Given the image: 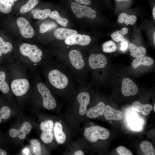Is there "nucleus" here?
<instances>
[{"label": "nucleus", "mask_w": 155, "mask_h": 155, "mask_svg": "<svg viewBox=\"0 0 155 155\" xmlns=\"http://www.w3.org/2000/svg\"><path fill=\"white\" fill-rule=\"evenodd\" d=\"M38 67L51 90L61 93L73 92L76 85H79L70 70L57 61H45Z\"/></svg>", "instance_id": "1"}, {"label": "nucleus", "mask_w": 155, "mask_h": 155, "mask_svg": "<svg viewBox=\"0 0 155 155\" xmlns=\"http://www.w3.org/2000/svg\"><path fill=\"white\" fill-rule=\"evenodd\" d=\"M58 62L67 67L71 71L79 84L86 83L89 71L86 57L80 50L70 49L67 54L58 56Z\"/></svg>", "instance_id": "2"}, {"label": "nucleus", "mask_w": 155, "mask_h": 155, "mask_svg": "<svg viewBox=\"0 0 155 155\" xmlns=\"http://www.w3.org/2000/svg\"><path fill=\"white\" fill-rule=\"evenodd\" d=\"M9 79L11 90L17 97L26 94L31 87L26 69L15 60L10 62Z\"/></svg>", "instance_id": "3"}, {"label": "nucleus", "mask_w": 155, "mask_h": 155, "mask_svg": "<svg viewBox=\"0 0 155 155\" xmlns=\"http://www.w3.org/2000/svg\"><path fill=\"white\" fill-rule=\"evenodd\" d=\"M19 51L21 57L15 61L32 72L36 71L43 62L50 60L44 57L42 50L35 44L22 43L19 46Z\"/></svg>", "instance_id": "4"}, {"label": "nucleus", "mask_w": 155, "mask_h": 155, "mask_svg": "<svg viewBox=\"0 0 155 155\" xmlns=\"http://www.w3.org/2000/svg\"><path fill=\"white\" fill-rule=\"evenodd\" d=\"M32 73V85L41 97L43 107L48 110L55 108L57 106V101L51 90L43 81L38 72L35 71Z\"/></svg>", "instance_id": "5"}, {"label": "nucleus", "mask_w": 155, "mask_h": 155, "mask_svg": "<svg viewBox=\"0 0 155 155\" xmlns=\"http://www.w3.org/2000/svg\"><path fill=\"white\" fill-rule=\"evenodd\" d=\"M84 135L89 142H95L99 139L104 140L108 138L110 136V132L104 127L99 126H93L85 129Z\"/></svg>", "instance_id": "6"}, {"label": "nucleus", "mask_w": 155, "mask_h": 155, "mask_svg": "<svg viewBox=\"0 0 155 155\" xmlns=\"http://www.w3.org/2000/svg\"><path fill=\"white\" fill-rule=\"evenodd\" d=\"M88 85L87 82L79 85V91L77 93L76 100L79 104V113L82 116L86 114L90 101V94L88 91Z\"/></svg>", "instance_id": "7"}, {"label": "nucleus", "mask_w": 155, "mask_h": 155, "mask_svg": "<svg viewBox=\"0 0 155 155\" xmlns=\"http://www.w3.org/2000/svg\"><path fill=\"white\" fill-rule=\"evenodd\" d=\"M86 59L89 70H91L93 73L104 68L107 63L106 57L101 53H92L86 57Z\"/></svg>", "instance_id": "8"}, {"label": "nucleus", "mask_w": 155, "mask_h": 155, "mask_svg": "<svg viewBox=\"0 0 155 155\" xmlns=\"http://www.w3.org/2000/svg\"><path fill=\"white\" fill-rule=\"evenodd\" d=\"M71 7L75 15L78 18H81L85 16L93 19L96 17L95 11L91 7L86 5L73 2L71 5Z\"/></svg>", "instance_id": "9"}, {"label": "nucleus", "mask_w": 155, "mask_h": 155, "mask_svg": "<svg viewBox=\"0 0 155 155\" xmlns=\"http://www.w3.org/2000/svg\"><path fill=\"white\" fill-rule=\"evenodd\" d=\"M91 42L90 37L87 35L77 34L71 35L65 39L64 42L67 46H86Z\"/></svg>", "instance_id": "10"}, {"label": "nucleus", "mask_w": 155, "mask_h": 155, "mask_svg": "<svg viewBox=\"0 0 155 155\" xmlns=\"http://www.w3.org/2000/svg\"><path fill=\"white\" fill-rule=\"evenodd\" d=\"M16 22L20 32L23 37L30 38L33 37L34 35V29L26 19L20 17L17 19Z\"/></svg>", "instance_id": "11"}, {"label": "nucleus", "mask_w": 155, "mask_h": 155, "mask_svg": "<svg viewBox=\"0 0 155 155\" xmlns=\"http://www.w3.org/2000/svg\"><path fill=\"white\" fill-rule=\"evenodd\" d=\"M138 90L135 83L127 78H124L122 80L121 92L125 96H134L138 92Z\"/></svg>", "instance_id": "12"}, {"label": "nucleus", "mask_w": 155, "mask_h": 155, "mask_svg": "<svg viewBox=\"0 0 155 155\" xmlns=\"http://www.w3.org/2000/svg\"><path fill=\"white\" fill-rule=\"evenodd\" d=\"M103 115L105 119L108 120L119 121L123 117L121 111L114 109L108 105H105Z\"/></svg>", "instance_id": "13"}, {"label": "nucleus", "mask_w": 155, "mask_h": 155, "mask_svg": "<svg viewBox=\"0 0 155 155\" xmlns=\"http://www.w3.org/2000/svg\"><path fill=\"white\" fill-rule=\"evenodd\" d=\"M105 105L102 101L98 102L94 106L90 108L87 111L86 115L91 119L95 118L103 115Z\"/></svg>", "instance_id": "14"}, {"label": "nucleus", "mask_w": 155, "mask_h": 155, "mask_svg": "<svg viewBox=\"0 0 155 155\" xmlns=\"http://www.w3.org/2000/svg\"><path fill=\"white\" fill-rule=\"evenodd\" d=\"M132 109L135 111L142 112L144 115L149 114L153 109L152 106L150 104H143L137 101L133 102L131 105Z\"/></svg>", "instance_id": "15"}, {"label": "nucleus", "mask_w": 155, "mask_h": 155, "mask_svg": "<svg viewBox=\"0 0 155 155\" xmlns=\"http://www.w3.org/2000/svg\"><path fill=\"white\" fill-rule=\"evenodd\" d=\"M55 37L57 39H65L70 35L77 34L76 30L65 28H59L54 32Z\"/></svg>", "instance_id": "16"}, {"label": "nucleus", "mask_w": 155, "mask_h": 155, "mask_svg": "<svg viewBox=\"0 0 155 155\" xmlns=\"http://www.w3.org/2000/svg\"><path fill=\"white\" fill-rule=\"evenodd\" d=\"M54 132L55 139L59 144H63L66 139V135L62 130V126L61 123L57 122L55 124Z\"/></svg>", "instance_id": "17"}, {"label": "nucleus", "mask_w": 155, "mask_h": 155, "mask_svg": "<svg viewBox=\"0 0 155 155\" xmlns=\"http://www.w3.org/2000/svg\"><path fill=\"white\" fill-rule=\"evenodd\" d=\"M7 77L6 72L3 70L0 71V90L4 94L8 93L11 90L9 81L7 80Z\"/></svg>", "instance_id": "18"}, {"label": "nucleus", "mask_w": 155, "mask_h": 155, "mask_svg": "<svg viewBox=\"0 0 155 155\" xmlns=\"http://www.w3.org/2000/svg\"><path fill=\"white\" fill-rule=\"evenodd\" d=\"M154 61L152 58L148 56H143L134 59L132 63V66L134 69H136L141 65L150 66L153 65Z\"/></svg>", "instance_id": "19"}, {"label": "nucleus", "mask_w": 155, "mask_h": 155, "mask_svg": "<svg viewBox=\"0 0 155 155\" xmlns=\"http://www.w3.org/2000/svg\"><path fill=\"white\" fill-rule=\"evenodd\" d=\"M129 49L131 56L136 58L145 56L146 49L142 46L137 47L132 43H130L128 46Z\"/></svg>", "instance_id": "20"}, {"label": "nucleus", "mask_w": 155, "mask_h": 155, "mask_svg": "<svg viewBox=\"0 0 155 155\" xmlns=\"http://www.w3.org/2000/svg\"><path fill=\"white\" fill-rule=\"evenodd\" d=\"M136 16L134 15H128L125 13H121L118 17V22L119 23H124L126 26L134 24L137 20Z\"/></svg>", "instance_id": "21"}, {"label": "nucleus", "mask_w": 155, "mask_h": 155, "mask_svg": "<svg viewBox=\"0 0 155 155\" xmlns=\"http://www.w3.org/2000/svg\"><path fill=\"white\" fill-rule=\"evenodd\" d=\"M140 149L145 155H154L155 150L152 144L149 142L144 140L140 144Z\"/></svg>", "instance_id": "22"}, {"label": "nucleus", "mask_w": 155, "mask_h": 155, "mask_svg": "<svg viewBox=\"0 0 155 155\" xmlns=\"http://www.w3.org/2000/svg\"><path fill=\"white\" fill-rule=\"evenodd\" d=\"M51 12V10L49 9L42 10L36 9L33 10L31 11V13L33 14L34 18L43 20L48 17Z\"/></svg>", "instance_id": "23"}, {"label": "nucleus", "mask_w": 155, "mask_h": 155, "mask_svg": "<svg viewBox=\"0 0 155 155\" xmlns=\"http://www.w3.org/2000/svg\"><path fill=\"white\" fill-rule=\"evenodd\" d=\"M49 16L50 18L55 20L58 24L62 26H66L69 22L67 19L61 17L58 12L56 10L51 12Z\"/></svg>", "instance_id": "24"}, {"label": "nucleus", "mask_w": 155, "mask_h": 155, "mask_svg": "<svg viewBox=\"0 0 155 155\" xmlns=\"http://www.w3.org/2000/svg\"><path fill=\"white\" fill-rule=\"evenodd\" d=\"M128 32V29L126 28H123L121 30L117 31L113 33L111 35L113 40L116 42L122 41L125 39L124 36Z\"/></svg>", "instance_id": "25"}, {"label": "nucleus", "mask_w": 155, "mask_h": 155, "mask_svg": "<svg viewBox=\"0 0 155 155\" xmlns=\"http://www.w3.org/2000/svg\"><path fill=\"white\" fill-rule=\"evenodd\" d=\"M10 137L15 138L17 137L21 140H24L26 137V134L24 129L21 127L20 129L12 128L11 129L9 132Z\"/></svg>", "instance_id": "26"}, {"label": "nucleus", "mask_w": 155, "mask_h": 155, "mask_svg": "<svg viewBox=\"0 0 155 155\" xmlns=\"http://www.w3.org/2000/svg\"><path fill=\"white\" fill-rule=\"evenodd\" d=\"M13 49L12 44L9 42L5 41L0 37V50L2 53L6 54L12 51Z\"/></svg>", "instance_id": "27"}, {"label": "nucleus", "mask_w": 155, "mask_h": 155, "mask_svg": "<svg viewBox=\"0 0 155 155\" xmlns=\"http://www.w3.org/2000/svg\"><path fill=\"white\" fill-rule=\"evenodd\" d=\"M57 26L56 24L53 22H44L40 25L39 28V33H44L56 28Z\"/></svg>", "instance_id": "28"}, {"label": "nucleus", "mask_w": 155, "mask_h": 155, "mask_svg": "<svg viewBox=\"0 0 155 155\" xmlns=\"http://www.w3.org/2000/svg\"><path fill=\"white\" fill-rule=\"evenodd\" d=\"M130 119L129 123L131 128L135 131L140 130V128L142 127V120H141L139 117L135 116Z\"/></svg>", "instance_id": "29"}, {"label": "nucleus", "mask_w": 155, "mask_h": 155, "mask_svg": "<svg viewBox=\"0 0 155 155\" xmlns=\"http://www.w3.org/2000/svg\"><path fill=\"white\" fill-rule=\"evenodd\" d=\"M117 46L115 43L112 40L107 41L102 45L103 51L106 53H111L115 52Z\"/></svg>", "instance_id": "30"}, {"label": "nucleus", "mask_w": 155, "mask_h": 155, "mask_svg": "<svg viewBox=\"0 0 155 155\" xmlns=\"http://www.w3.org/2000/svg\"><path fill=\"white\" fill-rule=\"evenodd\" d=\"M38 0H29L25 4L22 6L20 9L21 13H24L32 9L38 3Z\"/></svg>", "instance_id": "31"}, {"label": "nucleus", "mask_w": 155, "mask_h": 155, "mask_svg": "<svg viewBox=\"0 0 155 155\" xmlns=\"http://www.w3.org/2000/svg\"><path fill=\"white\" fill-rule=\"evenodd\" d=\"M53 135L52 131H42L40 135L41 140L45 143L49 144L52 142Z\"/></svg>", "instance_id": "32"}, {"label": "nucleus", "mask_w": 155, "mask_h": 155, "mask_svg": "<svg viewBox=\"0 0 155 155\" xmlns=\"http://www.w3.org/2000/svg\"><path fill=\"white\" fill-rule=\"evenodd\" d=\"M54 123L51 120H48L42 122L40 124V127L42 131H52Z\"/></svg>", "instance_id": "33"}, {"label": "nucleus", "mask_w": 155, "mask_h": 155, "mask_svg": "<svg viewBox=\"0 0 155 155\" xmlns=\"http://www.w3.org/2000/svg\"><path fill=\"white\" fill-rule=\"evenodd\" d=\"M31 144L34 154L36 155L41 154V150L39 142L36 139H33L31 140Z\"/></svg>", "instance_id": "34"}, {"label": "nucleus", "mask_w": 155, "mask_h": 155, "mask_svg": "<svg viewBox=\"0 0 155 155\" xmlns=\"http://www.w3.org/2000/svg\"><path fill=\"white\" fill-rule=\"evenodd\" d=\"M11 114L10 109L7 106H3L0 110V117L2 119H8Z\"/></svg>", "instance_id": "35"}, {"label": "nucleus", "mask_w": 155, "mask_h": 155, "mask_svg": "<svg viewBox=\"0 0 155 155\" xmlns=\"http://www.w3.org/2000/svg\"><path fill=\"white\" fill-rule=\"evenodd\" d=\"M116 150L117 153L120 155H132L131 152L125 147L120 146L118 147Z\"/></svg>", "instance_id": "36"}, {"label": "nucleus", "mask_w": 155, "mask_h": 155, "mask_svg": "<svg viewBox=\"0 0 155 155\" xmlns=\"http://www.w3.org/2000/svg\"><path fill=\"white\" fill-rule=\"evenodd\" d=\"M12 6L5 4L0 1V11L4 13H8L12 9Z\"/></svg>", "instance_id": "37"}, {"label": "nucleus", "mask_w": 155, "mask_h": 155, "mask_svg": "<svg viewBox=\"0 0 155 155\" xmlns=\"http://www.w3.org/2000/svg\"><path fill=\"white\" fill-rule=\"evenodd\" d=\"M22 127L25 131L26 134H29L31 131L32 125L31 123L28 122H25L22 125Z\"/></svg>", "instance_id": "38"}, {"label": "nucleus", "mask_w": 155, "mask_h": 155, "mask_svg": "<svg viewBox=\"0 0 155 155\" xmlns=\"http://www.w3.org/2000/svg\"><path fill=\"white\" fill-rule=\"evenodd\" d=\"M121 42L120 50L122 51H125L127 49L128 46V42L125 40Z\"/></svg>", "instance_id": "39"}, {"label": "nucleus", "mask_w": 155, "mask_h": 155, "mask_svg": "<svg viewBox=\"0 0 155 155\" xmlns=\"http://www.w3.org/2000/svg\"><path fill=\"white\" fill-rule=\"evenodd\" d=\"M75 2L79 4L89 5L91 3L90 0H75Z\"/></svg>", "instance_id": "40"}, {"label": "nucleus", "mask_w": 155, "mask_h": 155, "mask_svg": "<svg viewBox=\"0 0 155 155\" xmlns=\"http://www.w3.org/2000/svg\"><path fill=\"white\" fill-rule=\"evenodd\" d=\"M0 1L5 4L13 6L14 5V2L11 0H0Z\"/></svg>", "instance_id": "41"}, {"label": "nucleus", "mask_w": 155, "mask_h": 155, "mask_svg": "<svg viewBox=\"0 0 155 155\" xmlns=\"http://www.w3.org/2000/svg\"><path fill=\"white\" fill-rule=\"evenodd\" d=\"M73 154L74 155H84V153L82 150H78L74 152Z\"/></svg>", "instance_id": "42"}, {"label": "nucleus", "mask_w": 155, "mask_h": 155, "mask_svg": "<svg viewBox=\"0 0 155 155\" xmlns=\"http://www.w3.org/2000/svg\"><path fill=\"white\" fill-rule=\"evenodd\" d=\"M7 154V152L5 150L0 148V155H6Z\"/></svg>", "instance_id": "43"}, {"label": "nucleus", "mask_w": 155, "mask_h": 155, "mask_svg": "<svg viewBox=\"0 0 155 155\" xmlns=\"http://www.w3.org/2000/svg\"><path fill=\"white\" fill-rule=\"evenodd\" d=\"M23 152L25 154H28L29 153V150L27 148H26L23 150Z\"/></svg>", "instance_id": "44"}, {"label": "nucleus", "mask_w": 155, "mask_h": 155, "mask_svg": "<svg viewBox=\"0 0 155 155\" xmlns=\"http://www.w3.org/2000/svg\"><path fill=\"white\" fill-rule=\"evenodd\" d=\"M152 15L154 20H155V6H154L152 10Z\"/></svg>", "instance_id": "45"}, {"label": "nucleus", "mask_w": 155, "mask_h": 155, "mask_svg": "<svg viewBox=\"0 0 155 155\" xmlns=\"http://www.w3.org/2000/svg\"><path fill=\"white\" fill-rule=\"evenodd\" d=\"M155 31L154 32V35H153V38H154V44H155Z\"/></svg>", "instance_id": "46"}, {"label": "nucleus", "mask_w": 155, "mask_h": 155, "mask_svg": "<svg viewBox=\"0 0 155 155\" xmlns=\"http://www.w3.org/2000/svg\"><path fill=\"white\" fill-rule=\"evenodd\" d=\"M2 53L1 50H0V57H1L2 56Z\"/></svg>", "instance_id": "47"}, {"label": "nucleus", "mask_w": 155, "mask_h": 155, "mask_svg": "<svg viewBox=\"0 0 155 155\" xmlns=\"http://www.w3.org/2000/svg\"><path fill=\"white\" fill-rule=\"evenodd\" d=\"M155 104L154 103V111H155Z\"/></svg>", "instance_id": "48"}, {"label": "nucleus", "mask_w": 155, "mask_h": 155, "mask_svg": "<svg viewBox=\"0 0 155 155\" xmlns=\"http://www.w3.org/2000/svg\"><path fill=\"white\" fill-rule=\"evenodd\" d=\"M12 0V1H13V2H16V1H17L18 0Z\"/></svg>", "instance_id": "49"}, {"label": "nucleus", "mask_w": 155, "mask_h": 155, "mask_svg": "<svg viewBox=\"0 0 155 155\" xmlns=\"http://www.w3.org/2000/svg\"><path fill=\"white\" fill-rule=\"evenodd\" d=\"M1 119H2L0 117V123H1Z\"/></svg>", "instance_id": "50"}, {"label": "nucleus", "mask_w": 155, "mask_h": 155, "mask_svg": "<svg viewBox=\"0 0 155 155\" xmlns=\"http://www.w3.org/2000/svg\"><path fill=\"white\" fill-rule=\"evenodd\" d=\"M117 1H121V0H116Z\"/></svg>", "instance_id": "51"}]
</instances>
